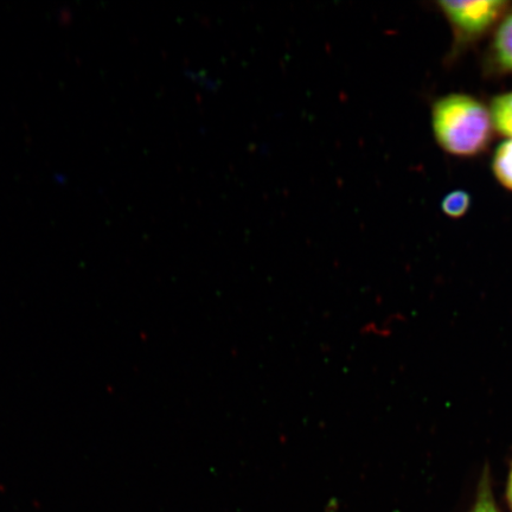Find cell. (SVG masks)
<instances>
[{
  "mask_svg": "<svg viewBox=\"0 0 512 512\" xmlns=\"http://www.w3.org/2000/svg\"><path fill=\"white\" fill-rule=\"evenodd\" d=\"M489 110L495 131L512 139V91L495 96Z\"/></svg>",
  "mask_w": 512,
  "mask_h": 512,
  "instance_id": "277c9868",
  "label": "cell"
},
{
  "mask_svg": "<svg viewBox=\"0 0 512 512\" xmlns=\"http://www.w3.org/2000/svg\"><path fill=\"white\" fill-rule=\"evenodd\" d=\"M452 29L453 46L450 59L463 54L492 30H496L512 4L508 0H479V2L437 3Z\"/></svg>",
  "mask_w": 512,
  "mask_h": 512,
  "instance_id": "7a4b0ae2",
  "label": "cell"
},
{
  "mask_svg": "<svg viewBox=\"0 0 512 512\" xmlns=\"http://www.w3.org/2000/svg\"><path fill=\"white\" fill-rule=\"evenodd\" d=\"M507 501L512 512V459L509 466L508 480H507Z\"/></svg>",
  "mask_w": 512,
  "mask_h": 512,
  "instance_id": "ba28073f",
  "label": "cell"
},
{
  "mask_svg": "<svg viewBox=\"0 0 512 512\" xmlns=\"http://www.w3.org/2000/svg\"><path fill=\"white\" fill-rule=\"evenodd\" d=\"M484 69L489 76L512 75V9L498 24L486 50Z\"/></svg>",
  "mask_w": 512,
  "mask_h": 512,
  "instance_id": "3957f363",
  "label": "cell"
},
{
  "mask_svg": "<svg viewBox=\"0 0 512 512\" xmlns=\"http://www.w3.org/2000/svg\"><path fill=\"white\" fill-rule=\"evenodd\" d=\"M470 512H501L494 491H492L489 469H485L482 477H480L475 504H473Z\"/></svg>",
  "mask_w": 512,
  "mask_h": 512,
  "instance_id": "8992f818",
  "label": "cell"
},
{
  "mask_svg": "<svg viewBox=\"0 0 512 512\" xmlns=\"http://www.w3.org/2000/svg\"><path fill=\"white\" fill-rule=\"evenodd\" d=\"M432 127L441 149L452 156L477 157L494 137L489 107L469 94H448L434 102Z\"/></svg>",
  "mask_w": 512,
  "mask_h": 512,
  "instance_id": "6da1fadb",
  "label": "cell"
},
{
  "mask_svg": "<svg viewBox=\"0 0 512 512\" xmlns=\"http://www.w3.org/2000/svg\"><path fill=\"white\" fill-rule=\"evenodd\" d=\"M492 171L499 184L512 191V139L497 147L492 158Z\"/></svg>",
  "mask_w": 512,
  "mask_h": 512,
  "instance_id": "5b68a950",
  "label": "cell"
},
{
  "mask_svg": "<svg viewBox=\"0 0 512 512\" xmlns=\"http://www.w3.org/2000/svg\"><path fill=\"white\" fill-rule=\"evenodd\" d=\"M470 207L471 196L469 192L464 190L450 192L441 202V210L451 219H460L469 211Z\"/></svg>",
  "mask_w": 512,
  "mask_h": 512,
  "instance_id": "52a82bcc",
  "label": "cell"
}]
</instances>
